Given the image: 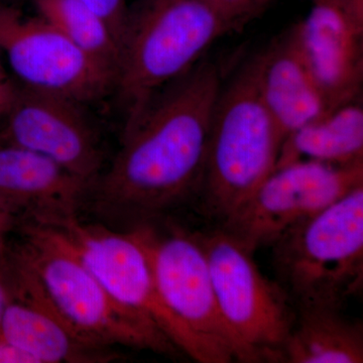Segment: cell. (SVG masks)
I'll list each match as a JSON object with an SVG mask.
<instances>
[{
    "label": "cell",
    "mask_w": 363,
    "mask_h": 363,
    "mask_svg": "<svg viewBox=\"0 0 363 363\" xmlns=\"http://www.w3.org/2000/svg\"><path fill=\"white\" fill-rule=\"evenodd\" d=\"M221 89L217 67L201 61L162 90L90 191L97 210L143 223L199 197Z\"/></svg>",
    "instance_id": "1"
},
{
    "label": "cell",
    "mask_w": 363,
    "mask_h": 363,
    "mask_svg": "<svg viewBox=\"0 0 363 363\" xmlns=\"http://www.w3.org/2000/svg\"><path fill=\"white\" fill-rule=\"evenodd\" d=\"M21 230L23 241L6 257L11 279L79 337L101 347L181 353L161 331L124 311L109 297L56 227L26 222Z\"/></svg>",
    "instance_id": "2"
},
{
    "label": "cell",
    "mask_w": 363,
    "mask_h": 363,
    "mask_svg": "<svg viewBox=\"0 0 363 363\" xmlns=\"http://www.w3.org/2000/svg\"><path fill=\"white\" fill-rule=\"evenodd\" d=\"M240 30L201 0H138L130 6L114 84L123 130L201 62L215 42Z\"/></svg>",
    "instance_id": "3"
},
{
    "label": "cell",
    "mask_w": 363,
    "mask_h": 363,
    "mask_svg": "<svg viewBox=\"0 0 363 363\" xmlns=\"http://www.w3.org/2000/svg\"><path fill=\"white\" fill-rule=\"evenodd\" d=\"M284 138L257 89L252 62L222 87L199 197L205 216L228 219L276 168Z\"/></svg>",
    "instance_id": "4"
},
{
    "label": "cell",
    "mask_w": 363,
    "mask_h": 363,
    "mask_svg": "<svg viewBox=\"0 0 363 363\" xmlns=\"http://www.w3.org/2000/svg\"><path fill=\"white\" fill-rule=\"evenodd\" d=\"M277 281L294 306L343 308L363 285V185L271 245Z\"/></svg>",
    "instance_id": "5"
},
{
    "label": "cell",
    "mask_w": 363,
    "mask_h": 363,
    "mask_svg": "<svg viewBox=\"0 0 363 363\" xmlns=\"http://www.w3.org/2000/svg\"><path fill=\"white\" fill-rule=\"evenodd\" d=\"M65 236L85 267L124 311L161 331L182 354L201 363L228 359L186 330L162 304L147 248L135 227L116 231L81 220L78 215L48 222Z\"/></svg>",
    "instance_id": "6"
},
{
    "label": "cell",
    "mask_w": 363,
    "mask_h": 363,
    "mask_svg": "<svg viewBox=\"0 0 363 363\" xmlns=\"http://www.w3.org/2000/svg\"><path fill=\"white\" fill-rule=\"evenodd\" d=\"M198 238L206 255L217 305L242 362H283L295 306L278 281L266 278L252 252L217 226Z\"/></svg>",
    "instance_id": "7"
},
{
    "label": "cell",
    "mask_w": 363,
    "mask_h": 363,
    "mask_svg": "<svg viewBox=\"0 0 363 363\" xmlns=\"http://www.w3.org/2000/svg\"><path fill=\"white\" fill-rule=\"evenodd\" d=\"M362 185L363 162L347 166L293 162L274 169L247 201L217 226L253 253Z\"/></svg>",
    "instance_id": "8"
},
{
    "label": "cell",
    "mask_w": 363,
    "mask_h": 363,
    "mask_svg": "<svg viewBox=\"0 0 363 363\" xmlns=\"http://www.w3.org/2000/svg\"><path fill=\"white\" fill-rule=\"evenodd\" d=\"M147 248L162 304L177 321L229 360L242 354L217 305L206 255L197 231L155 221L135 224Z\"/></svg>",
    "instance_id": "9"
},
{
    "label": "cell",
    "mask_w": 363,
    "mask_h": 363,
    "mask_svg": "<svg viewBox=\"0 0 363 363\" xmlns=\"http://www.w3.org/2000/svg\"><path fill=\"white\" fill-rule=\"evenodd\" d=\"M0 52L21 85L56 93L81 104L97 101L116 84V75L72 44L44 18L26 16L0 0Z\"/></svg>",
    "instance_id": "10"
},
{
    "label": "cell",
    "mask_w": 363,
    "mask_h": 363,
    "mask_svg": "<svg viewBox=\"0 0 363 363\" xmlns=\"http://www.w3.org/2000/svg\"><path fill=\"white\" fill-rule=\"evenodd\" d=\"M83 105L56 93L18 86L0 140L51 160L91 191L101 175L104 152Z\"/></svg>",
    "instance_id": "11"
},
{
    "label": "cell",
    "mask_w": 363,
    "mask_h": 363,
    "mask_svg": "<svg viewBox=\"0 0 363 363\" xmlns=\"http://www.w3.org/2000/svg\"><path fill=\"white\" fill-rule=\"evenodd\" d=\"M327 111L359 101L363 82V25L334 0H312L290 30Z\"/></svg>",
    "instance_id": "12"
},
{
    "label": "cell",
    "mask_w": 363,
    "mask_h": 363,
    "mask_svg": "<svg viewBox=\"0 0 363 363\" xmlns=\"http://www.w3.org/2000/svg\"><path fill=\"white\" fill-rule=\"evenodd\" d=\"M90 188L56 162L0 140V209L16 224L78 215Z\"/></svg>",
    "instance_id": "13"
},
{
    "label": "cell",
    "mask_w": 363,
    "mask_h": 363,
    "mask_svg": "<svg viewBox=\"0 0 363 363\" xmlns=\"http://www.w3.org/2000/svg\"><path fill=\"white\" fill-rule=\"evenodd\" d=\"M250 62L260 98L284 140L328 112L290 30Z\"/></svg>",
    "instance_id": "14"
},
{
    "label": "cell",
    "mask_w": 363,
    "mask_h": 363,
    "mask_svg": "<svg viewBox=\"0 0 363 363\" xmlns=\"http://www.w3.org/2000/svg\"><path fill=\"white\" fill-rule=\"evenodd\" d=\"M13 284L0 335L32 355L37 363H104L119 358L113 348L79 337L33 294Z\"/></svg>",
    "instance_id": "15"
},
{
    "label": "cell",
    "mask_w": 363,
    "mask_h": 363,
    "mask_svg": "<svg viewBox=\"0 0 363 363\" xmlns=\"http://www.w3.org/2000/svg\"><path fill=\"white\" fill-rule=\"evenodd\" d=\"M283 362L362 363L363 326L333 306H296Z\"/></svg>",
    "instance_id": "16"
},
{
    "label": "cell",
    "mask_w": 363,
    "mask_h": 363,
    "mask_svg": "<svg viewBox=\"0 0 363 363\" xmlns=\"http://www.w3.org/2000/svg\"><path fill=\"white\" fill-rule=\"evenodd\" d=\"M347 166L363 162V108L343 105L294 131L284 140L276 168L296 161Z\"/></svg>",
    "instance_id": "17"
},
{
    "label": "cell",
    "mask_w": 363,
    "mask_h": 363,
    "mask_svg": "<svg viewBox=\"0 0 363 363\" xmlns=\"http://www.w3.org/2000/svg\"><path fill=\"white\" fill-rule=\"evenodd\" d=\"M38 16L116 75L121 47L109 26L82 0H35Z\"/></svg>",
    "instance_id": "18"
},
{
    "label": "cell",
    "mask_w": 363,
    "mask_h": 363,
    "mask_svg": "<svg viewBox=\"0 0 363 363\" xmlns=\"http://www.w3.org/2000/svg\"><path fill=\"white\" fill-rule=\"evenodd\" d=\"M203 4L241 28L262 16L274 0H201Z\"/></svg>",
    "instance_id": "19"
},
{
    "label": "cell",
    "mask_w": 363,
    "mask_h": 363,
    "mask_svg": "<svg viewBox=\"0 0 363 363\" xmlns=\"http://www.w3.org/2000/svg\"><path fill=\"white\" fill-rule=\"evenodd\" d=\"M107 23L116 35L119 47L128 21V0H82Z\"/></svg>",
    "instance_id": "20"
},
{
    "label": "cell",
    "mask_w": 363,
    "mask_h": 363,
    "mask_svg": "<svg viewBox=\"0 0 363 363\" xmlns=\"http://www.w3.org/2000/svg\"><path fill=\"white\" fill-rule=\"evenodd\" d=\"M0 363H37V360L0 335Z\"/></svg>",
    "instance_id": "21"
},
{
    "label": "cell",
    "mask_w": 363,
    "mask_h": 363,
    "mask_svg": "<svg viewBox=\"0 0 363 363\" xmlns=\"http://www.w3.org/2000/svg\"><path fill=\"white\" fill-rule=\"evenodd\" d=\"M13 297V284L6 264V257L0 262V326L9 302Z\"/></svg>",
    "instance_id": "22"
},
{
    "label": "cell",
    "mask_w": 363,
    "mask_h": 363,
    "mask_svg": "<svg viewBox=\"0 0 363 363\" xmlns=\"http://www.w3.org/2000/svg\"><path fill=\"white\" fill-rule=\"evenodd\" d=\"M16 84L11 82V79L7 77L4 69L0 70V117H4L11 101H13L16 90Z\"/></svg>",
    "instance_id": "23"
},
{
    "label": "cell",
    "mask_w": 363,
    "mask_h": 363,
    "mask_svg": "<svg viewBox=\"0 0 363 363\" xmlns=\"http://www.w3.org/2000/svg\"><path fill=\"white\" fill-rule=\"evenodd\" d=\"M16 224V221L9 214L0 209V262L4 259L7 253L6 234Z\"/></svg>",
    "instance_id": "24"
},
{
    "label": "cell",
    "mask_w": 363,
    "mask_h": 363,
    "mask_svg": "<svg viewBox=\"0 0 363 363\" xmlns=\"http://www.w3.org/2000/svg\"><path fill=\"white\" fill-rule=\"evenodd\" d=\"M353 20L363 25V0H334Z\"/></svg>",
    "instance_id": "25"
},
{
    "label": "cell",
    "mask_w": 363,
    "mask_h": 363,
    "mask_svg": "<svg viewBox=\"0 0 363 363\" xmlns=\"http://www.w3.org/2000/svg\"><path fill=\"white\" fill-rule=\"evenodd\" d=\"M2 69L4 68H2L1 63H0V70H2Z\"/></svg>",
    "instance_id": "26"
}]
</instances>
